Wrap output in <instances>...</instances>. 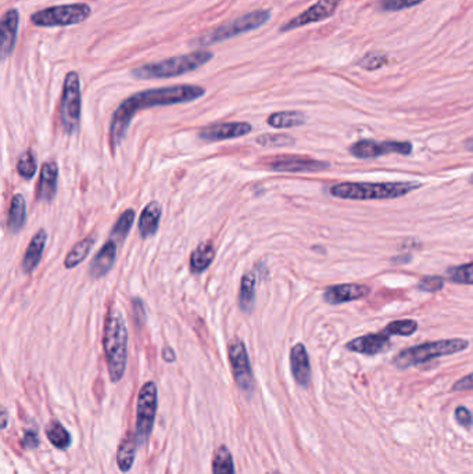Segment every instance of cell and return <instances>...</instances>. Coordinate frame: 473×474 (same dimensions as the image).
Here are the masks:
<instances>
[{
  "label": "cell",
  "mask_w": 473,
  "mask_h": 474,
  "mask_svg": "<svg viewBox=\"0 0 473 474\" xmlns=\"http://www.w3.org/2000/svg\"><path fill=\"white\" fill-rule=\"evenodd\" d=\"M425 0H380L378 3V8L385 13H392V11H400L404 8H411Z\"/></svg>",
  "instance_id": "obj_36"
},
{
  "label": "cell",
  "mask_w": 473,
  "mask_h": 474,
  "mask_svg": "<svg viewBox=\"0 0 473 474\" xmlns=\"http://www.w3.org/2000/svg\"><path fill=\"white\" fill-rule=\"evenodd\" d=\"M447 276L457 285H473V262L450 268L447 271Z\"/></svg>",
  "instance_id": "obj_33"
},
{
  "label": "cell",
  "mask_w": 473,
  "mask_h": 474,
  "mask_svg": "<svg viewBox=\"0 0 473 474\" xmlns=\"http://www.w3.org/2000/svg\"><path fill=\"white\" fill-rule=\"evenodd\" d=\"M371 293V289L365 285L358 283H345V285H335L328 287L324 292L325 302L331 305H339L350 301H357Z\"/></svg>",
  "instance_id": "obj_16"
},
{
  "label": "cell",
  "mask_w": 473,
  "mask_h": 474,
  "mask_svg": "<svg viewBox=\"0 0 473 474\" xmlns=\"http://www.w3.org/2000/svg\"><path fill=\"white\" fill-rule=\"evenodd\" d=\"M267 167L275 172H289V174H302V172H321L331 167L329 163L314 160L302 156H278L274 157Z\"/></svg>",
  "instance_id": "obj_12"
},
{
  "label": "cell",
  "mask_w": 473,
  "mask_h": 474,
  "mask_svg": "<svg viewBox=\"0 0 473 474\" xmlns=\"http://www.w3.org/2000/svg\"><path fill=\"white\" fill-rule=\"evenodd\" d=\"M455 419L458 420V423L464 427H471L473 423L472 414L465 408V407H460L455 411Z\"/></svg>",
  "instance_id": "obj_39"
},
{
  "label": "cell",
  "mask_w": 473,
  "mask_h": 474,
  "mask_svg": "<svg viewBox=\"0 0 473 474\" xmlns=\"http://www.w3.org/2000/svg\"><path fill=\"white\" fill-rule=\"evenodd\" d=\"M161 205L157 201H152L145 207L139 219V235L143 238L154 236L159 231L161 219Z\"/></svg>",
  "instance_id": "obj_22"
},
{
  "label": "cell",
  "mask_w": 473,
  "mask_h": 474,
  "mask_svg": "<svg viewBox=\"0 0 473 474\" xmlns=\"http://www.w3.org/2000/svg\"><path fill=\"white\" fill-rule=\"evenodd\" d=\"M95 244V238L93 237H85L84 240L78 241L71 251L67 254L65 259H64V266L67 269H74L75 266H78L81 262L85 261V258L88 257L89 251L92 250Z\"/></svg>",
  "instance_id": "obj_27"
},
{
  "label": "cell",
  "mask_w": 473,
  "mask_h": 474,
  "mask_svg": "<svg viewBox=\"0 0 473 474\" xmlns=\"http://www.w3.org/2000/svg\"><path fill=\"white\" fill-rule=\"evenodd\" d=\"M307 117L301 111H279L268 117V125L275 129H288L304 125Z\"/></svg>",
  "instance_id": "obj_26"
},
{
  "label": "cell",
  "mask_w": 473,
  "mask_h": 474,
  "mask_svg": "<svg viewBox=\"0 0 473 474\" xmlns=\"http://www.w3.org/2000/svg\"><path fill=\"white\" fill-rule=\"evenodd\" d=\"M420 182H345L331 186L329 193L343 200H392L420 189Z\"/></svg>",
  "instance_id": "obj_2"
},
{
  "label": "cell",
  "mask_w": 473,
  "mask_h": 474,
  "mask_svg": "<svg viewBox=\"0 0 473 474\" xmlns=\"http://www.w3.org/2000/svg\"><path fill=\"white\" fill-rule=\"evenodd\" d=\"M58 179L59 167L55 161H48L44 164L41 171V178L38 184V200L52 201L58 191Z\"/></svg>",
  "instance_id": "obj_20"
},
{
  "label": "cell",
  "mask_w": 473,
  "mask_h": 474,
  "mask_svg": "<svg viewBox=\"0 0 473 474\" xmlns=\"http://www.w3.org/2000/svg\"><path fill=\"white\" fill-rule=\"evenodd\" d=\"M255 301V275L247 272L241 276L239 289V305L241 311H251Z\"/></svg>",
  "instance_id": "obj_25"
},
{
  "label": "cell",
  "mask_w": 473,
  "mask_h": 474,
  "mask_svg": "<svg viewBox=\"0 0 473 474\" xmlns=\"http://www.w3.org/2000/svg\"><path fill=\"white\" fill-rule=\"evenodd\" d=\"M387 62V57L382 53H368L364 59L359 61V67L365 68V69H378L380 67H383Z\"/></svg>",
  "instance_id": "obj_38"
},
{
  "label": "cell",
  "mask_w": 473,
  "mask_h": 474,
  "mask_svg": "<svg viewBox=\"0 0 473 474\" xmlns=\"http://www.w3.org/2000/svg\"><path fill=\"white\" fill-rule=\"evenodd\" d=\"M6 411H3V427H6Z\"/></svg>",
  "instance_id": "obj_44"
},
{
  "label": "cell",
  "mask_w": 473,
  "mask_h": 474,
  "mask_svg": "<svg viewBox=\"0 0 473 474\" xmlns=\"http://www.w3.org/2000/svg\"><path fill=\"white\" fill-rule=\"evenodd\" d=\"M347 350L364 356H376L386 351L390 347V334L385 330L379 333H369L357 337L347 343Z\"/></svg>",
  "instance_id": "obj_15"
},
{
  "label": "cell",
  "mask_w": 473,
  "mask_h": 474,
  "mask_svg": "<svg viewBox=\"0 0 473 474\" xmlns=\"http://www.w3.org/2000/svg\"><path fill=\"white\" fill-rule=\"evenodd\" d=\"M213 473L235 474V466L232 461V455L225 445H221L213 458Z\"/></svg>",
  "instance_id": "obj_29"
},
{
  "label": "cell",
  "mask_w": 473,
  "mask_h": 474,
  "mask_svg": "<svg viewBox=\"0 0 473 474\" xmlns=\"http://www.w3.org/2000/svg\"><path fill=\"white\" fill-rule=\"evenodd\" d=\"M257 143L265 147H286L293 146L296 140L288 135H262L257 139Z\"/></svg>",
  "instance_id": "obj_35"
},
{
  "label": "cell",
  "mask_w": 473,
  "mask_h": 474,
  "mask_svg": "<svg viewBox=\"0 0 473 474\" xmlns=\"http://www.w3.org/2000/svg\"><path fill=\"white\" fill-rule=\"evenodd\" d=\"M469 347V341L464 339H446L439 341L423 343L410 348L403 350L394 358L393 363L399 369H408L411 366H418L425 362H429L434 358L454 356L465 351Z\"/></svg>",
  "instance_id": "obj_5"
},
{
  "label": "cell",
  "mask_w": 473,
  "mask_h": 474,
  "mask_svg": "<svg viewBox=\"0 0 473 474\" xmlns=\"http://www.w3.org/2000/svg\"><path fill=\"white\" fill-rule=\"evenodd\" d=\"M467 390H473V373L460 379L453 387V391H467Z\"/></svg>",
  "instance_id": "obj_41"
},
{
  "label": "cell",
  "mask_w": 473,
  "mask_h": 474,
  "mask_svg": "<svg viewBox=\"0 0 473 474\" xmlns=\"http://www.w3.org/2000/svg\"><path fill=\"white\" fill-rule=\"evenodd\" d=\"M27 218V204L22 194H14L10 203L8 208V217H7V226L10 232L17 233L20 232L25 225Z\"/></svg>",
  "instance_id": "obj_23"
},
{
  "label": "cell",
  "mask_w": 473,
  "mask_h": 474,
  "mask_svg": "<svg viewBox=\"0 0 473 474\" xmlns=\"http://www.w3.org/2000/svg\"><path fill=\"white\" fill-rule=\"evenodd\" d=\"M291 369L297 384L307 387L311 381V365L305 347L298 343L291 351Z\"/></svg>",
  "instance_id": "obj_19"
},
{
  "label": "cell",
  "mask_w": 473,
  "mask_h": 474,
  "mask_svg": "<svg viewBox=\"0 0 473 474\" xmlns=\"http://www.w3.org/2000/svg\"><path fill=\"white\" fill-rule=\"evenodd\" d=\"M157 412V386L147 381L139 391L135 440L138 445H145L152 434L153 423Z\"/></svg>",
  "instance_id": "obj_9"
},
{
  "label": "cell",
  "mask_w": 473,
  "mask_h": 474,
  "mask_svg": "<svg viewBox=\"0 0 473 474\" xmlns=\"http://www.w3.org/2000/svg\"><path fill=\"white\" fill-rule=\"evenodd\" d=\"M36 168H38L36 158L31 150H27L24 154H21V157L17 161V171L20 177L29 180L36 174Z\"/></svg>",
  "instance_id": "obj_34"
},
{
  "label": "cell",
  "mask_w": 473,
  "mask_h": 474,
  "mask_svg": "<svg viewBox=\"0 0 473 474\" xmlns=\"http://www.w3.org/2000/svg\"><path fill=\"white\" fill-rule=\"evenodd\" d=\"M92 14L91 6L86 3H72L48 7L31 15V21L36 27H69L84 22Z\"/></svg>",
  "instance_id": "obj_6"
},
{
  "label": "cell",
  "mask_w": 473,
  "mask_h": 474,
  "mask_svg": "<svg viewBox=\"0 0 473 474\" xmlns=\"http://www.w3.org/2000/svg\"><path fill=\"white\" fill-rule=\"evenodd\" d=\"M206 89L197 85H175L157 89H147L138 92L128 99H125L114 111L110 123V144L113 149H117L122 143L131 121L135 114L140 110L161 107V106H174L194 102L203 97Z\"/></svg>",
  "instance_id": "obj_1"
},
{
  "label": "cell",
  "mask_w": 473,
  "mask_h": 474,
  "mask_svg": "<svg viewBox=\"0 0 473 474\" xmlns=\"http://www.w3.org/2000/svg\"><path fill=\"white\" fill-rule=\"evenodd\" d=\"M116 258H117V243L114 240H109L92 259L89 268L91 276L93 279H100L105 275H107L112 271Z\"/></svg>",
  "instance_id": "obj_17"
},
{
  "label": "cell",
  "mask_w": 473,
  "mask_h": 474,
  "mask_svg": "<svg viewBox=\"0 0 473 474\" xmlns=\"http://www.w3.org/2000/svg\"><path fill=\"white\" fill-rule=\"evenodd\" d=\"M163 358H164V360H166V362H175L177 356H175V353L173 351V348H170V347H166V348L163 350Z\"/></svg>",
  "instance_id": "obj_42"
},
{
  "label": "cell",
  "mask_w": 473,
  "mask_h": 474,
  "mask_svg": "<svg viewBox=\"0 0 473 474\" xmlns=\"http://www.w3.org/2000/svg\"><path fill=\"white\" fill-rule=\"evenodd\" d=\"M269 474H278V473H269Z\"/></svg>",
  "instance_id": "obj_47"
},
{
  "label": "cell",
  "mask_w": 473,
  "mask_h": 474,
  "mask_svg": "<svg viewBox=\"0 0 473 474\" xmlns=\"http://www.w3.org/2000/svg\"><path fill=\"white\" fill-rule=\"evenodd\" d=\"M444 287V279L440 276H425L420 279L418 289L426 293H436Z\"/></svg>",
  "instance_id": "obj_37"
},
{
  "label": "cell",
  "mask_w": 473,
  "mask_h": 474,
  "mask_svg": "<svg viewBox=\"0 0 473 474\" xmlns=\"http://www.w3.org/2000/svg\"><path fill=\"white\" fill-rule=\"evenodd\" d=\"M335 1H340V0H335Z\"/></svg>",
  "instance_id": "obj_46"
},
{
  "label": "cell",
  "mask_w": 473,
  "mask_h": 474,
  "mask_svg": "<svg viewBox=\"0 0 473 474\" xmlns=\"http://www.w3.org/2000/svg\"><path fill=\"white\" fill-rule=\"evenodd\" d=\"M135 211L133 210H126L124 211L121 215H119L112 233H110V240H114L117 244L119 243H124L125 237L128 236L132 225H133V221H135Z\"/></svg>",
  "instance_id": "obj_30"
},
{
  "label": "cell",
  "mask_w": 473,
  "mask_h": 474,
  "mask_svg": "<svg viewBox=\"0 0 473 474\" xmlns=\"http://www.w3.org/2000/svg\"><path fill=\"white\" fill-rule=\"evenodd\" d=\"M228 354H229V360L232 365L234 376H235L239 388L243 393L251 394L254 390V377H253L248 354H247V350L243 341L239 339L232 340L228 347Z\"/></svg>",
  "instance_id": "obj_11"
},
{
  "label": "cell",
  "mask_w": 473,
  "mask_h": 474,
  "mask_svg": "<svg viewBox=\"0 0 473 474\" xmlns=\"http://www.w3.org/2000/svg\"><path fill=\"white\" fill-rule=\"evenodd\" d=\"M46 435H48L49 441L59 449H65V448L69 447L71 437H69L68 431L64 428V426L58 420H53L48 424Z\"/></svg>",
  "instance_id": "obj_31"
},
{
  "label": "cell",
  "mask_w": 473,
  "mask_h": 474,
  "mask_svg": "<svg viewBox=\"0 0 473 474\" xmlns=\"http://www.w3.org/2000/svg\"><path fill=\"white\" fill-rule=\"evenodd\" d=\"M349 150L357 158L369 160V158H378L380 156H386L392 153L408 156L413 151V144L410 142H393V140L376 142V140L362 139V140L355 142L354 144H352Z\"/></svg>",
  "instance_id": "obj_10"
},
{
  "label": "cell",
  "mask_w": 473,
  "mask_h": 474,
  "mask_svg": "<svg viewBox=\"0 0 473 474\" xmlns=\"http://www.w3.org/2000/svg\"><path fill=\"white\" fill-rule=\"evenodd\" d=\"M269 18H271L269 10L262 8V10L251 11L246 15L239 17L235 21H231L228 24L218 27L217 29L211 31L210 34L199 38L196 42H197V45H201V46H208V45H214V43H218V42H224L227 39L235 38L237 35H241V34H246L248 31H254V29L262 27Z\"/></svg>",
  "instance_id": "obj_8"
},
{
  "label": "cell",
  "mask_w": 473,
  "mask_h": 474,
  "mask_svg": "<svg viewBox=\"0 0 473 474\" xmlns=\"http://www.w3.org/2000/svg\"><path fill=\"white\" fill-rule=\"evenodd\" d=\"M336 7H338V1H335V0H318L315 4L308 7L305 11H302L301 14H298L297 17L292 18L289 22H286L281 28V31L289 32V31H293L297 28L305 27L308 24L324 21V20H326V18H329L335 14Z\"/></svg>",
  "instance_id": "obj_13"
},
{
  "label": "cell",
  "mask_w": 473,
  "mask_h": 474,
  "mask_svg": "<svg viewBox=\"0 0 473 474\" xmlns=\"http://www.w3.org/2000/svg\"><path fill=\"white\" fill-rule=\"evenodd\" d=\"M465 147H467L468 150L473 151V137H469V139L465 140Z\"/></svg>",
  "instance_id": "obj_43"
},
{
  "label": "cell",
  "mask_w": 473,
  "mask_h": 474,
  "mask_svg": "<svg viewBox=\"0 0 473 474\" xmlns=\"http://www.w3.org/2000/svg\"><path fill=\"white\" fill-rule=\"evenodd\" d=\"M46 241H48V235H46L45 229L38 231L31 238V241L27 247V251L24 254V258H22V269H24L25 273H32L36 269V266L39 265L42 255H44Z\"/></svg>",
  "instance_id": "obj_21"
},
{
  "label": "cell",
  "mask_w": 473,
  "mask_h": 474,
  "mask_svg": "<svg viewBox=\"0 0 473 474\" xmlns=\"http://www.w3.org/2000/svg\"><path fill=\"white\" fill-rule=\"evenodd\" d=\"M135 447H136V440L131 434H128L119 444V454H117V463H119V470L122 472H129L133 461H135Z\"/></svg>",
  "instance_id": "obj_28"
},
{
  "label": "cell",
  "mask_w": 473,
  "mask_h": 474,
  "mask_svg": "<svg viewBox=\"0 0 473 474\" xmlns=\"http://www.w3.org/2000/svg\"><path fill=\"white\" fill-rule=\"evenodd\" d=\"M20 14L15 8L7 10L1 17V57H8L15 45Z\"/></svg>",
  "instance_id": "obj_18"
},
{
  "label": "cell",
  "mask_w": 473,
  "mask_h": 474,
  "mask_svg": "<svg viewBox=\"0 0 473 474\" xmlns=\"http://www.w3.org/2000/svg\"><path fill=\"white\" fill-rule=\"evenodd\" d=\"M22 447L25 449H34L39 445V438H38V434L35 431H27L24 434V438H22Z\"/></svg>",
  "instance_id": "obj_40"
},
{
  "label": "cell",
  "mask_w": 473,
  "mask_h": 474,
  "mask_svg": "<svg viewBox=\"0 0 473 474\" xmlns=\"http://www.w3.org/2000/svg\"><path fill=\"white\" fill-rule=\"evenodd\" d=\"M418 330V322L413 319H400L390 322L386 327L385 332L390 336H411Z\"/></svg>",
  "instance_id": "obj_32"
},
{
  "label": "cell",
  "mask_w": 473,
  "mask_h": 474,
  "mask_svg": "<svg viewBox=\"0 0 473 474\" xmlns=\"http://www.w3.org/2000/svg\"><path fill=\"white\" fill-rule=\"evenodd\" d=\"M82 110V95H81V79L74 71L68 72L64 79L62 95L60 102V121L64 133H74L81 121Z\"/></svg>",
  "instance_id": "obj_7"
},
{
  "label": "cell",
  "mask_w": 473,
  "mask_h": 474,
  "mask_svg": "<svg viewBox=\"0 0 473 474\" xmlns=\"http://www.w3.org/2000/svg\"><path fill=\"white\" fill-rule=\"evenodd\" d=\"M103 347L107 359L112 381L117 383L126 369L128 362V330L126 323L119 309L112 308L106 318Z\"/></svg>",
  "instance_id": "obj_3"
},
{
  "label": "cell",
  "mask_w": 473,
  "mask_h": 474,
  "mask_svg": "<svg viewBox=\"0 0 473 474\" xmlns=\"http://www.w3.org/2000/svg\"><path fill=\"white\" fill-rule=\"evenodd\" d=\"M214 55L207 50H197L190 55H183L179 57L163 60L159 62H150L133 68L131 71L132 76L138 79H164V78H174L183 74H189L196 71L197 68L207 64L213 60Z\"/></svg>",
  "instance_id": "obj_4"
},
{
  "label": "cell",
  "mask_w": 473,
  "mask_h": 474,
  "mask_svg": "<svg viewBox=\"0 0 473 474\" xmlns=\"http://www.w3.org/2000/svg\"><path fill=\"white\" fill-rule=\"evenodd\" d=\"M253 126L248 122H224L200 129L199 136L207 142H221L248 135Z\"/></svg>",
  "instance_id": "obj_14"
},
{
  "label": "cell",
  "mask_w": 473,
  "mask_h": 474,
  "mask_svg": "<svg viewBox=\"0 0 473 474\" xmlns=\"http://www.w3.org/2000/svg\"><path fill=\"white\" fill-rule=\"evenodd\" d=\"M471 182H472V183H473V175H472V178H471Z\"/></svg>",
  "instance_id": "obj_45"
},
{
  "label": "cell",
  "mask_w": 473,
  "mask_h": 474,
  "mask_svg": "<svg viewBox=\"0 0 473 474\" xmlns=\"http://www.w3.org/2000/svg\"><path fill=\"white\" fill-rule=\"evenodd\" d=\"M215 257V248L213 243L206 241L196 247V250L190 255V271L193 273H201L204 272Z\"/></svg>",
  "instance_id": "obj_24"
}]
</instances>
